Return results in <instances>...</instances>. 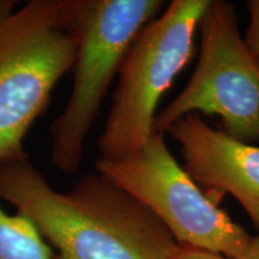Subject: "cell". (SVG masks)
Listing matches in <instances>:
<instances>
[{
    "mask_svg": "<svg viewBox=\"0 0 259 259\" xmlns=\"http://www.w3.org/2000/svg\"><path fill=\"white\" fill-rule=\"evenodd\" d=\"M0 199L31 220L53 259H173L180 247L150 210L101 174L59 192L28 157L4 161Z\"/></svg>",
    "mask_w": 259,
    "mask_h": 259,
    "instance_id": "cell-1",
    "label": "cell"
},
{
    "mask_svg": "<svg viewBox=\"0 0 259 259\" xmlns=\"http://www.w3.org/2000/svg\"><path fill=\"white\" fill-rule=\"evenodd\" d=\"M16 4L0 0V163L28 157L25 136L76 60L65 0Z\"/></svg>",
    "mask_w": 259,
    "mask_h": 259,
    "instance_id": "cell-2",
    "label": "cell"
},
{
    "mask_svg": "<svg viewBox=\"0 0 259 259\" xmlns=\"http://www.w3.org/2000/svg\"><path fill=\"white\" fill-rule=\"evenodd\" d=\"M162 0H65L76 42L72 90L51 126L52 162L74 173L100 107L138 32L162 12Z\"/></svg>",
    "mask_w": 259,
    "mask_h": 259,
    "instance_id": "cell-3",
    "label": "cell"
},
{
    "mask_svg": "<svg viewBox=\"0 0 259 259\" xmlns=\"http://www.w3.org/2000/svg\"><path fill=\"white\" fill-rule=\"evenodd\" d=\"M210 0H173L138 32L119 70L102 134L100 157L137 151L154 135L157 105L191 59L194 36Z\"/></svg>",
    "mask_w": 259,
    "mask_h": 259,
    "instance_id": "cell-4",
    "label": "cell"
},
{
    "mask_svg": "<svg viewBox=\"0 0 259 259\" xmlns=\"http://www.w3.org/2000/svg\"><path fill=\"white\" fill-rule=\"evenodd\" d=\"M97 173L154 213L180 246L236 259L252 235L206 196L170 154L164 136L119 158L96 160Z\"/></svg>",
    "mask_w": 259,
    "mask_h": 259,
    "instance_id": "cell-5",
    "label": "cell"
},
{
    "mask_svg": "<svg viewBox=\"0 0 259 259\" xmlns=\"http://www.w3.org/2000/svg\"><path fill=\"white\" fill-rule=\"evenodd\" d=\"M196 69L173 101L157 112L154 134L191 113L218 115L233 137L259 145V65L238 27L234 6L210 0L198 27Z\"/></svg>",
    "mask_w": 259,
    "mask_h": 259,
    "instance_id": "cell-6",
    "label": "cell"
},
{
    "mask_svg": "<svg viewBox=\"0 0 259 259\" xmlns=\"http://www.w3.org/2000/svg\"><path fill=\"white\" fill-rule=\"evenodd\" d=\"M184 169L215 203L231 194L259 231V145L247 143L191 113L169 126Z\"/></svg>",
    "mask_w": 259,
    "mask_h": 259,
    "instance_id": "cell-7",
    "label": "cell"
},
{
    "mask_svg": "<svg viewBox=\"0 0 259 259\" xmlns=\"http://www.w3.org/2000/svg\"><path fill=\"white\" fill-rule=\"evenodd\" d=\"M54 252L27 216L0 206V259H53Z\"/></svg>",
    "mask_w": 259,
    "mask_h": 259,
    "instance_id": "cell-8",
    "label": "cell"
},
{
    "mask_svg": "<svg viewBox=\"0 0 259 259\" xmlns=\"http://www.w3.org/2000/svg\"><path fill=\"white\" fill-rule=\"evenodd\" d=\"M248 11V25L244 36L245 44L259 65V0L246 3Z\"/></svg>",
    "mask_w": 259,
    "mask_h": 259,
    "instance_id": "cell-9",
    "label": "cell"
},
{
    "mask_svg": "<svg viewBox=\"0 0 259 259\" xmlns=\"http://www.w3.org/2000/svg\"><path fill=\"white\" fill-rule=\"evenodd\" d=\"M173 259H228L221 254L212 253V252L198 250V248L189 247V246H180L179 250Z\"/></svg>",
    "mask_w": 259,
    "mask_h": 259,
    "instance_id": "cell-10",
    "label": "cell"
},
{
    "mask_svg": "<svg viewBox=\"0 0 259 259\" xmlns=\"http://www.w3.org/2000/svg\"><path fill=\"white\" fill-rule=\"evenodd\" d=\"M236 259H259V232L257 235L252 236L247 247Z\"/></svg>",
    "mask_w": 259,
    "mask_h": 259,
    "instance_id": "cell-11",
    "label": "cell"
}]
</instances>
